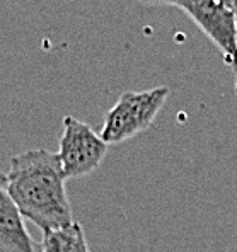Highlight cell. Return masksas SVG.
<instances>
[{
	"instance_id": "5",
	"label": "cell",
	"mask_w": 237,
	"mask_h": 252,
	"mask_svg": "<svg viewBox=\"0 0 237 252\" xmlns=\"http://www.w3.org/2000/svg\"><path fill=\"white\" fill-rule=\"evenodd\" d=\"M0 252H41L24 225V218L7 191V177L0 170Z\"/></svg>"
},
{
	"instance_id": "4",
	"label": "cell",
	"mask_w": 237,
	"mask_h": 252,
	"mask_svg": "<svg viewBox=\"0 0 237 252\" xmlns=\"http://www.w3.org/2000/svg\"><path fill=\"white\" fill-rule=\"evenodd\" d=\"M184 12L222 51L225 62L234 68L237 63V21L217 0H202Z\"/></svg>"
},
{
	"instance_id": "2",
	"label": "cell",
	"mask_w": 237,
	"mask_h": 252,
	"mask_svg": "<svg viewBox=\"0 0 237 252\" xmlns=\"http://www.w3.org/2000/svg\"><path fill=\"white\" fill-rule=\"evenodd\" d=\"M169 94L171 91L166 85L142 92H123L106 113L101 138L108 145H116L147 131L164 107Z\"/></svg>"
},
{
	"instance_id": "8",
	"label": "cell",
	"mask_w": 237,
	"mask_h": 252,
	"mask_svg": "<svg viewBox=\"0 0 237 252\" xmlns=\"http://www.w3.org/2000/svg\"><path fill=\"white\" fill-rule=\"evenodd\" d=\"M217 2L220 3L222 7H225V9H227L237 21V0H217Z\"/></svg>"
},
{
	"instance_id": "3",
	"label": "cell",
	"mask_w": 237,
	"mask_h": 252,
	"mask_svg": "<svg viewBox=\"0 0 237 252\" xmlns=\"http://www.w3.org/2000/svg\"><path fill=\"white\" fill-rule=\"evenodd\" d=\"M108 154V143L87 123L73 116L64 118L58 160L67 179H80L98 170Z\"/></svg>"
},
{
	"instance_id": "7",
	"label": "cell",
	"mask_w": 237,
	"mask_h": 252,
	"mask_svg": "<svg viewBox=\"0 0 237 252\" xmlns=\"http://www.w3.org/2000/svg\"><path fill=\"white\" fill-rule=\"evenodd\" d=\"M140 2H145V3H164V5H172L177 7L181 10H186L190 9L191 5L195 3L202 2V0H140Z\"/></svg>"
},
{
	"instance_id": "6",
	"label": "cell",
	"mask_w": 237,
	"mask_h": 252,
	"mask_svg": "<svg viewBox=\"0 0 237 252\" xmlns=\"http://www.w3.org/2000/svg\"><path fill=\"white\" fill-rule=\"evenodd\" d=\"M41 252H91L84 227L79 221L60 230L43 232Z\"/></svg>"
},
{
	"instance_id": "9",
	"label": "cell",
	"mask_w": 237,
	"mask_h": 252,
	"mask_svg": "<svg viewBox=\"0 0 237 252\" xmlns=\"http://www.w3.org/2000/svg\"><path fill=\"white\" fill-rule=\"evenodd\" d=\"M234 75H236V92H237V63H236V66H234Z\"/></svg>"
},
{
	"instance_id": "1",
	"label": "cell",
	"mask_w": 237,
	"mask_h": 252,
	"mask_svg": "<svg viewBox=\"0 0 237 252\" xmlns=\"http://www.w3.org/2000/svg\"><path fill=\"white\" fill-rule=\"evenodd\" d=\"M5 177L7 191L22 218L31 220L43 232L60 230L73 223L57 154L34 148L14 155Z\"/></svg>"
}]
</instances>
